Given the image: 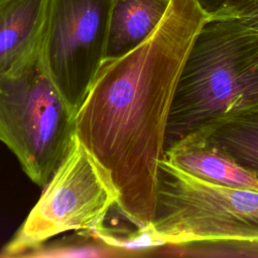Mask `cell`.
Listing matches in <instances>:
<instances>
[{"mask_svg": "<svg viewBox=\"0 0 258 258\" xmlns=\"http://www.w3.org/2000/svg\"><path fill=\"white\" fill-rule=\"evenodd\" d=\"M210 19L198 0H170L143 42L104 60L77 112L78 138L111 178L118 210L136 228L153 220L175 90Z\"/></svg>", "mask_w": 258, "mask_h": 258, "instance_id": "cell-1", "label": "cell"}, {"mask_svg": "<svg viewBox=\"0 0 258 258\" xmlns=\"http://www.w3.org/2000/svg\"><path fill=\"white\" fill-rule=\"evenodd\" d=\"M255 105L258 32L243 20L210 19L198 34L182 69L165 148L208 124Z\"/></svg>", "mask_w": 258, "mask_h": 258, "instance_id": "cell-2", "label": "cell"}, {"mask_svg": "<svg viewBox=\"0 0 258 258\" xmlns=\"http://www.w3.org/2000/svg\"><path fill=\"white\" fill-rule=\"evenodd\" d=\"M76 136L77 114L47 74L41 48L0 77V141L34 183H47Z\"/></svg>", "mask_w": 258, "mask_h": 258, "instance_id": "cell-3", "label": "cell"}, {"mask_svg": "<svg viewBox=\"0 0 258 258\" xmlns=\"http://www.w3.org/2000/svg\"><path fill=\"white\" fill-rule=\"evenodd\" d=\"M150 225L165 246L208 240L258 241V191L205 181L161 158Z\"/></svg>", "mask_w": 258, "mask_h": 258, "instance_id": "cell-4", "label": "cell"}, {"mask_svg": "<svg viewBox=\"0 0 258 258\" xmlns=\"http://www.w3.org/2000/svg\"><path fill=\"white\" fill-rule=\"evenodd\" d=\"M44 186L21 227L1 250L0 257L25 256L68 231L100 229L118 202L111 178L78 136Z\"/></svg>", "mask_w": 258, "mask_h": 258, "instance_id": "cell-5", "label": "cell"}, {"mask_svg": "<svg viewBox=\"0 0 258 258\" xmlns=\"http://www.w3.org/2000/svg\"><path fill=\"white\" fill-rule=\"evenodd\" d=\"M111 0H50L41 56L77 114L106 54Z\"/></svg>", "mask_w": 258, "mask_h": 258, "instance_id": "cell-6", "label": "cell"}, {"mask_svg": "<svg viewBox=\"0 0 258 258\" xmlns=\"http://www.w3.org/2000/svg\"><path fill=\"white\" fill-rule=\"evenodd\" d=\"M162 158L208 182L258 191V177L211 143L191 133L167 146Z\"/></svg>", "mask_w": 258, "mask_h": 258, "instance_id": "cell-7", "label": "cell"}, {"mask_svg": "<svg viewBox=\"0 0 258 258\" xmlns=\"http://www.w3.org/2000/svg\"><path fill=\"white\" fill-rule=\"evenodd\" d=\"M49 1L0 2V77L20 67L41 48Z\"/></svg>", "mask_w": 258, "mask_h": 258, "instance_id": "cell-8", "label": "cell"}, {"mask_svg": "<svg viewBox=\"0 0 258 258\" xmlns=\"http://www.w3.org/2000/svg\"><path fill=\"white\" fill-rule=\"evenodd\" d=\"M170 0H111L105 60L143 42L163 18Z\"/></svg>", "mask_w": 258, "mask_h": 258, "instance_id": "cell-9", "label": "cell"}, {"mask_svg": "<svg viewBox=\"0 0 258 258\" xmlns=\"http://www.w3.org/2000/svg\"><path fill=\"white\" fill-rule=\"evenodd\" d=\"M194 133L207 138L258 177V105L219 119Z\"/></svg>", "mask_w": 258, "mask_h": 258, "instance_id": "cell-10", "label": "cell"}, {"mask_svg": "<svg viewBox=\"0 0 258 258\" xmlns=\"http://www.w3.org/2000/svg\"><path fill=\"white\" fill-rule=\"evenodd\" d=\"M165 255L190 257H255L258 258L257 240H208L178 245H167Z\"/></svg>", "mask_w": 258, "mask_h": 258, "instance_id": "cell-11", "label": "cell"}, {"mask_svg": "<svg viewBox=\"0 0 258 258\" xmlns=\"http://www.w3.org/2000/svg\"><path fill=\"white\" fill-rule=\"evenodd\" d=\"M90 233V232H89ZM91 234V233H90ZM92 235V234H91ZM119 250L112 248L92 235L91 241L74 240L46 245L45 243L29 251L25 257H120Z\"/></svg>", "mask_w": 258, "mask_h": 258, "instance_id": "cell-12", "label": "cell"}, {"mask_svg": "<svg viewBox=\"0 0 258 258\" xmlns=\"http://www.w3.org/2000/svg\"><path fill=\"white\" fill-rule=\"evenodd\" d=\"M211 19L247 20L258 17V0H198Z\"/></svg>", "mask_w": 258, "mask_h": 258, "instance_id": "cell-13", "label": "cell"}, {"mask_svg": "<svg viewBox=\"0 0 258 258\" xmlns=\"http://www.w3.org/2000/svg\"><path fill=\"white\" fill-rule=\"evenodd\" d=\"M246 23H248L253 29H255L258 32V17L257 18H253V19H247V20H243Z\"/></svg>", "mask_w": 258, "mask_h": 258, "instance_id": "cell-14", "label": "cell"}, {"mask_svg": "<svg viewBox=\"0 0 258 258\" xmlns=\"http://www.w3.org/2000/svg\"><path fill=\"white\" fill-rule=\"evenodd\" d=\"M1 1H3V0H0V2H1Z\"/></svg>", "mask_w": 258, "mask_h": 258, "instance_id": "cell-15", "label": "cell"}]
</instances>
